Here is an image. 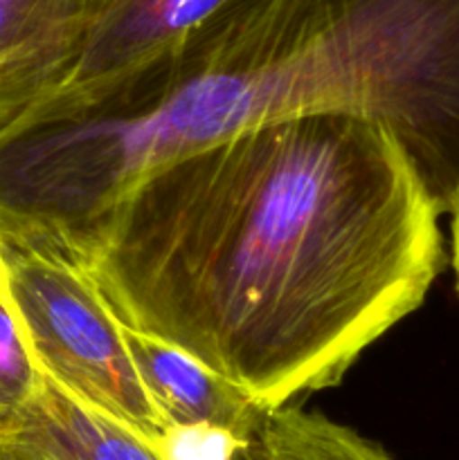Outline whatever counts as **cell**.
Wrapping results in <instances>:
<instances>
[{
  "label": "cell",
  "mask_w": 459,
  "mask_h": 460,
  "mask_svg": "<svg viewBox=\"0 0 459 460\" xmlns=\"http://www.w3.org/2000/svg\"><path fill=\"white\" fill-rule=\"evenodd\" d=\"M248 440L207 425H171L156 443L160 460H237Z\"/></svg>",
  "instance_id": "30bf717a"
},
{
  "label": "cell",
  "mask_w": 459,
  "mask_h": 460,
  "mask_svg": "<svg viewBox=\"0 0 459 460\" xmlns=\"http://www.w3.org/2000/svg\"><path fill=\"white\" fill-rule=\"evenodd\" d=\"M342 111L399 139L439 214L459 196V0H225L63 112L0 124V234L68 252L148 166L261 121Z\"/></svg>",
  "instance_id": "7a4b0ae2"
},
{
  "label": "cell",
  "mask_w": 459,
  "mask_h": 460,
  "mask_svg": "<svg viewBox=\"0 0 459 460\" xmlns=\"http://www.w3.org/2000/svg\"><path fill=\"white\" fill-rule=\"evenodd\" d=\"M0 292L39 373L156 447L169 425L93 274L66 252L0 234Z\"/></svg>",
  "instance_id": "3957f363"
},
{
  "label": "cell",
  "mask_w": 459,
  "mask_h": 460,
  "mask_svg": "<svg viewBox=\"0 0 459 460\" xmlns=\"http://www.w3.org/2000/svg\"><path fill=\"white\" fill-rule=\"evenodd\" d=\"M39 380L30 350L0 292V431L14 420Z\"/></svg>",
  "instance_id": "9c48e42d"
},
{
  "label": "cell",
  "mask_w": 459,
  "mask_h": 460,
  "mask_svg": "<svg viewBox=\"0 0 459 460\" xmlns=\"http://www.w3.org/2000/svg\"><path fill=\"white\" fill-rule=\"evenodd\" d=\"M0 460H22V458L9 447V443H4V440L0 438Z\"/></svg>",
  "instance_id": "7c38bea8"
},
{
  "label": "cell",
  "mask_w": 459,
  "mask_h": 460,
  "mask_svg": "<svg viewBox=\"0 0 459 460\" xmlns=\"http://www.w3.org/2000/svg\"><path fill=\"white\" fill-rule=\"evenodd\" d=\"M450 261H453L454 277H457V292H459V196L450 209Z\"/></svg>",
  "instance_id": "8fae6325"
},
{
  "label": "cell",
  "mask_w": 459,
  "mask_h": 460,
  "mask_svg": "<svg viewBox=\"0 0 459 460\" xmlns=\"http://www.w3.org/2000/svg\"><path fill=\"white\" fill-rule=\"evenodd\" d=\"M135 368L166 425H207L250 440L268 416L246 391L234 386L187 350L122 322Z\"/></svg>",
  "instance_id": "5b68a950"
},
{
  "label": "cell",
  "mask_w": 459,
  "mask_h": 460,
  "mask_svg": "<svg viewBox=\"0 0 459 460\" xmlns=\"http://www.w3.org/2000/svg\"><path fill=\"white\" fill-rule=\"evenodd\" d=\"M225 0H84L43 49L4 119L21 112H63L88 103L210 18Z\"/></svg>",
  "instance_id": "277c9868"
},
{
  "label": "cell",
  "mask_w": 459,
  "mask_h": 460,
  "mask_svg": "<svg viewBox=\"0 0 459 460\" xmlns=\"http://www.w3.org/2000/svg\"><path fill=\"white\" fill-rule=\"evenodd\" d=\"M84 0H0V115Z\"/></svg>",
  "instance_id": "ba28073f"
},
{
  "label": "cell",
  "mask_w": 459,
  "mask_h": 460,
  "mask_svg": "<svg viewBox=\"0 0 459 460\" xmlns=\"http://www.w3.org/2000/svg\"><path fill=\"white\" fill-rule=\"evenodd\" d=\"M0 438L22 460H160L140 436L81 404L43 373Z\"/></svg>",
  "instance_id": "8992f818"
},
{
  "label": "cell",
  "mask_w": 459,
  "mask_h": 460,
  "mask_svg": "<svg viewBox=\"0 0 459 460\" xmlns=\"http://www.w3.org/2000/svg\"><path fill=\"white\" fill-rule=\"evenodd\" d=\"M439 216L381 121L324 111L148 166L66 254L122 322L273 411L338 385L423 304Z\"/></svg>",
  "instance_id": "6da1fadb"
},
{
  "label": "cell",
  "mask_w": 459,
  "mask_h": 460,
  "mask_svg": "<svg viewBox=\"0 0 459 460\" xmlns=\"http://www.w3.org/2000/svg\"><path fill=\"white\" fill-rule=\"evenodd\" d=\"M237 460H396L358 431L322 413L284 407L268 411Z\"/></svg>",
  "instance_id": "52a82bcc"
}]
</instances>
